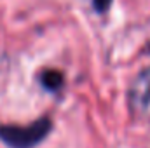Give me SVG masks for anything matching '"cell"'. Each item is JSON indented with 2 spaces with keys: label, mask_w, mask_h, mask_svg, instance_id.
<instances>
[{
  "label": "cell",
  "mask_w": 150,
  "mask_h": 148,
  "mask_svg": "<svg viewBox=\"0 0 150 148\" xmlns=\"http://www.w3.org/2000/svg\"><path fill=\"white\" fill-rule=\"evenodd\" d=\"M63 73L58 72V70H44L40 73V85L51 92L58 91L61 85H63Z\"/></svg>",
  "instance_id": "3"
},
{
  "label": "cell",
  "mask_w": 150,
  "mask_h": 148,
  "mask_svg": "<svg viewBox=\"0 0 150 148\" xmlns=\"http://www.w3.org/2000/svg\"><path fill=\"white\" fill-rule=\"evenodd\" d=\"M112 2H113V0H93V7L96 9V12H100V14H105V12L110 9Z\"/></svg>",
  "instance_id": "4"
},
{
  "label": "cell",
  "mask_w": 150,
  "mask_h": 148,
  "mask_svg": "<svg viewBox=\"0 0 150 148\" xmlns=\"http://www.w3.org/2000/svg\"><path fill=\"white\" fill-rule=\"evenodd\" d=\"M129 99L133 108L138 111H145L150 106V68H145L134 78L129 91Z\"/></svg>",
  "instance_id": "2"
},
{
  "label": "cell",
  "mask_w": 150,
  "mask_h": 148,
  "mask_svg": "<svg viewBox=\"0 0 150 148\" xmlns=\"http://www.w3.org/2000/svg\"><path fill=\"white\" fill-rule=\"evenodd\" d=\"M52 129L49 117H42L28 125H0V141L9 148H35Z\"/></svg>",
  "instance_id": "1"
}]
</instances>
